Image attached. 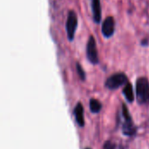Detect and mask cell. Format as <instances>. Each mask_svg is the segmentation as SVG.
<instances>
[{"instance_id":"cell-5","label":"cell","mask_w":149,"mask_h":149,"mask_svg":"<svg viewBox=\"0 0 149 149\" xmlns=\"http://www.w3.org/2000/svg\"><path fill=\"white\" fill-rule=\"evenodd\" d=\"M114 31H115L114 18L113 17H107L102 24V28H101L102 34L105 38H109L113 35Z\"/></svg>"},{"instance_id":"cell-6","label":"cell","mask_w":149,"mask_h":149,"mask_svg":"<svg viewBox=\"0 0 149 149\" xmlns=\"http://www.w3.org/2000/svg\"><path fill=\"white\" fill-rule=\"evenodd\" d=\"M91 3H92V10H93V21L96 24H99L101 21V4H100V0H91Z\"/></svg>"},{"instance_id":"cell-13","label":"cell","mask_w":149,"mask_h":149,"mask_svg":"<svg viewBox=\"0 0 149 149\" xmlns=\"http://www.w3.org/2000/svg\"><path fill=\"white\" fill-rule=\"evenodd\" d=\"M86 149H91V148H86Z\"/></svg>"},{"instance_id":"cell-4","label":"cell","mask_w":149,"mask_h":149,"mask_svg":"<svg viewBox=\"0 0 149 149\" xmlns=\"http://www.w3.org/2000/svg\"><path fill=\"white\" fill-rule=\"evenodd\" d=\"M86 56L90 63L96 65L99 63V56L96 46L95 38L93 36H90L88 38L87 45H86Z\"/></svg>"},{"instance_id":"cell-11","label":"cell","mask_w":149,"mask_h":149,"mask_svg":"<svg viewBox=\"0 0 149 149\" xmlns=\"http://www.w3.org/2000/svg\"><path fill=\"white\" fill-rule=\"evenodd\" d=\"M76 69H77V72H78L79 78L81 79V80H85L86 79V73H85V71L81 67V65H80L79 63H77L76 64Z\"/></svg>"},{"instance_id":"cell-2","label":"cell","mask_w":149,"mask_h":149,"mask_svg":"<svg viewBox=\"0 0 149 149\" xmlns=\"http://www.w3.org/2000/svg\"><path fill=\"white\" fill-rule=\"evenodd\" d=\"M78 26V17L74 10H70L66 20V33L69 41H72L75 37L76 29Z\"/></svg>"},{"instance_id":"cell-10","label":"cell","mask_w":149,"mask_h":149,"mask_svg":"<svg viewBox=\"0 0 149 149\" xmlns=\"http://www.w3.org/2000/svg\"><path fill=\"white\" fill-rule=\"evenodd\" d=\"M89 106H90L91 112L93 113H98L101 110V103L99 100H95V99H92L90 100Z\"/></svg>"},{"instance_id":"cell-3","label":"cell","mask_w":149,"mask_h":149,"mask_svg":"<svg viewBox=\"0 0 149 149\" xmlns=\"http://www.w3.org/2000/svg\"><path fill=\"white\" fill-rule=\"evenodd\" d=\"M127 82V77L124 73H115L110 76L107 79L105 86L110 90H114L125 85Z\"/></svg>"},{"instance_id":"cell-7","label":"cell","mask_w":149,"mask_h":149,"mask_svg":"<svg viewBox=\"0 0 149 149\" xmlns=\"http://www.w3.org/2000/svg\"><path fill=\"white\" fill-rule=\"evenodd\" d=\"M74 116H75V120L77 121V123L80 126V127H84L85 125V121H84V109L83 107L80 103H78L75 107L74 109Z\"/></svg>"},{"instance_id":"cell-12","label":"cell","mask_w":149,"mask_h":149,"mask_svg":"<svg viewBox=\"0 0 149 149\" xmlns=\"http://www.w3.org/2000/svg\"><path fill=\"white\" fill-rule=\"evenodd\" d=\"M105 149H113L114 148V145L112 144L111 142H107L104 146Z\"/></svg>"},{"instance_id":"cell-1","label":"cell","mask_w":149,"mask_h":149,"mask_svg":"<svg viewBox=\"0 0 149 149\" xmlns=\"http://www.w3.org/2000/svg\"><path fill=\"white\" fill-rule=\"evenodd\" d=\"M136 95L140 104L149 101V81L145 77L139 78L136 82Z\"/></svg>"},{"instance_id":"cell-8","label":"cell","mask_w":149,"mask_h":149,"mask_svg":"<svg viewBox=\"0 0 149 149\" xmlns=\"http://www.w3.org/2000/svg\"><path fill=\"white\" fill-rule=\"evenodd\" d=\"M135 127L132 121V119H128V120H126L124 125H123V133L124 134L126 135H128V136H131L133 134H134L135 133Z\"/></svg>"},{"instance_id":"cell-9","label":"cell","mask_w":149,"mask_h":149,"mask_svg":"<svg viewBox=\"0 0 149 149\" xmlns=\"http://www.w3.org/2000/svg\"><path fill=\"white\" fill-rule=\"evenodd\" d=\"M123 93H124V96L126 97V99L129 102L134 101V92H133V87L130 83H127V85L125 86V87L123 89Z\"/></svg>"}]
</instances>
